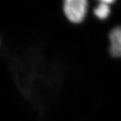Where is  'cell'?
<instances>
[{"mask_svg":"<svg viewBox=\"0 0 121 121\" xmlns=\"http://www.w3.org/2000/svg\"><path fill=\"white\" fill-rule=\"evenodd\" d=\"M94 15L99 20L107 19L110 14V8L109 4L105 3H100L94 9Z\"/></svg>","mask_w":121,"mask_h":121,"instance_id":"3957f363","label":"cell"},{"mask_svg":"<svg viewBox=\"0 0 121 121\" xmlns=\"http://www.w3.org/2000/svg\"><path fill=\"white\" fill-rule=\"evenodd\" d=\"M99 1H100L101 3H105V4H112L113 2H115V0H99Z\"/></svg>","mask_w":121,"mask_h":121,"instance_id":"277c9868","label":"cell"},{"mask_svg":"<svg viewBox=\"0 0 121 121\" xmlns=\"http://www.w3.org/2000/svg\"><path fill=\"white\" fill-rule=\"evenodd\" d=\"M109 55L115 59L121 60V26L112 29L109 33Z\"/></svg>","mask_w":121,"mask_h":121,"instance_id":"7a4b0ae2","label":"cell"},{"mask_svg":"<svg viewBox=\"0 0 121 121\" xmlns=\"http://www.w3.org/2000/svg\"><path fill=\"white\" fill-rule=\"evenodd\" d=\"M63 10L71 23L78 24L85 18L88 10V0H64Z\"/></svg>","mask_w":121,"mask_h":121,"instance_id":"6da1fadb","label":"cell"}]
</instances>
